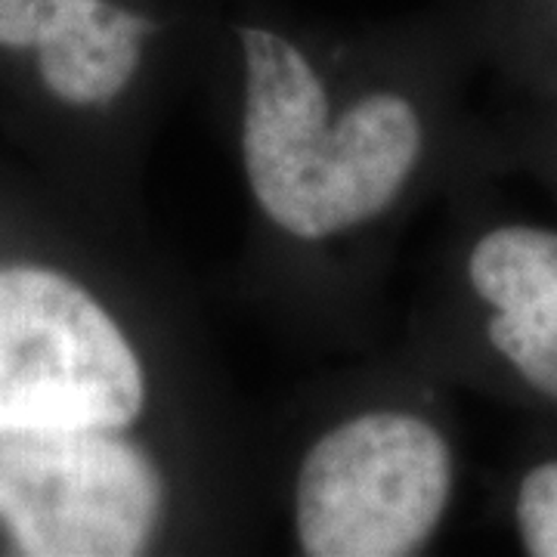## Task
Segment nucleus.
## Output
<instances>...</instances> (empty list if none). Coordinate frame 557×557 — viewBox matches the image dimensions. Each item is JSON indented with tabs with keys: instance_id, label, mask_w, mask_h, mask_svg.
Listing matches in <instances>:
<instances>
[{
	"instance_id": "nucleus-6",
	"label": "nucleus",
	"mask_w": 557,
	"mask_h": 557,
	"mask_svg": "<svg viewBox=\"0 0 557 557\" xmlns=\"http://www.w3.org/2000/svg\"><path fill=\"white\" fill-rule=\"evenodd\" d=\"M245 127L285 139L317 143L329 131V94L317 69L288 38L260 25H242Z\"/></svg>"
},
{
	"instance_id": "nucleus-8",
	"label": "nucleus",
	"mask_w": 557,
	"mask_h": 557,
	"mask_svg": "<svg viewBox=\"0 0 557 557\" xmlns=\"http://www.w3.org/2000/svg\"><path fill=\"white\" fill-rule=\"evenodd\" d=\"M112 0H0V47L38 50L60 25L84 13H100Z\"/></svg>"
},
{
	"instance_id": "nucleus-2",
	"label": "nucleus",
	"mask_w": 557,
	"mask_h": 557,
	"mask_svg": "<svg viewBox=\"0 0 557 557\" xmlns=\"http://www.w3.org/2000/svg\"><path fill=\"white\" fill-rule=\"evenodd\" d=\"M453 493V453L409 412H366L310 446L295 530L310 557H403L434 536Z\"/></svg>"
},
{
	"instance_id": "nucleus-5",
	"label": "nucleus",
	"mask_w": 557,
	"mask_h": 557,
	"mask_svg": "<svg viewBox=\"0 0 557 557\" xmlns=\"http://www.w3.org/2000/svg\"><path fill=\"white\" fill-rule=\"evenodd\" d=\"M156 32L159 22L112 0L100 13L69 20L40 44V78L62 102L102 106L137 75L143 40Z\"/></svg>"
},
{
	"instance_id": "nucleus-4",
	"label": "nucleus",
	"mask_w": 557,
	"mask_h": 557,
	"mask_svg": "<svg viewBox=\"0 0 557 557\" xmlns=\"http://www.w3.org/2000/svg\"><path fill=\"white\" fill-rule=\"evenodd\" d=\"M424 131L399 94H372L317 143H304L295 177V236L319 242L379 218L416 171Z\"/></svg>"
},
{
	"instance_id": "nucleus-1",
	"label": "nucleus",
	"mask_w": 557,
	"mask_h": 557,
	"mask_svg": "<svg viewBox=\"0 0 557 557\" xmlns=\"http://www.w3.org/2000/svg\"><path fill=\"white\" fill-rule=\"evenodd\" d=\"M146 406L143 366L78 282L0 267V428L121 431Z\"/></svg>"
},
{
	"instance_id": "nucleus-7",
	"label": "nucleus",
	"mask_w": 557,
	"mask_h": 557,
	"mask_svg": "<svg viewBox=\"0 0 557 557\" xmlns=\"http://www.w3.org/2000/svg\"><path fill=\"white\" fill-rule=\"evenodd\" d=\"M515 527L527 555L557 557V456L539 461L520 478Z\"/></svg>"
},
{
	"instance_id": "nucleus-3",
	"label": "nucleus",
	"mask_w": 557,
	"mask_h": 557,
	"mask_svg": "<svg viewBox=\"0 0 557 557\" xmlns=\"http://www.w3.org/2000/svg\"><path fill=\"white\" fill-rule=\"evenodd\" d=\"M159 511L152 458L115 431L0 428V520L20 555H139Z\"/></svg>"
}]
</instances>
